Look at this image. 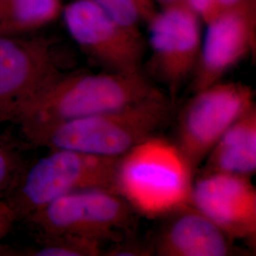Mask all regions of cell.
<instances>
[{"label": "cell", "mask_w": 256, "mask_h": 256, "mask_svg": "<svg viewBox=\"0 0 256 256\" xmlns=\"http://www.w3.org/2000/svg\"><path fill=\"white\" fill-rule=\"evenodd\" d=\"M18 220L14 210L5 200L0 198V254L4 252L1 241L10 232L14 224Z\"/></svg>", "instance_id": "obj_20"}, {"label": "cell", "mask_w": 256, "mask_h": 256, "mask_svg": "<svg viewBox=\"0 0 256 256\" xmlns=\"http://www.w3.org/2000/svg\"><path fill=\"white\" fill-rule=\"evenodd\" d=\"M64 24L77 45L106 72H142L144 41L92 0H74L63 9Z\"/></svg>", "instance_id": "obj_9"}, {"label": "cell", "mask_w": 256, "mask_h": 256, "mask_svg": "<svg viewBox=\"0 0 256 256\" xmlns=\"http://www.w3.org/2000/svg\"><path fill=\"white\" fill-rule=\"evenodd\" d=\"M54 39L0 36V122H14L61 74Z\"/></svg>", "instance_id": "obj_7"}, {"label": "cell", "mask_w": 256, "mask_h": 256, "mask_svg": "<svg viewBox=\"0 0 256 256\" xmlns=\"http://www.w3.org/2000/svg\"><path fill=\"white\" fill-rule=\"evenodd\" d=\"M135 210L117 192L88 189L70 192L26 218L44 234H68L93 241L118 242L134 224Z\"/></svg>", "instance_id": "obj_5"}, {"label": "cell", "mask_w": 256, "mask_h": 256, "mask_svg": "<svg viewBox=\"0 0 256 256\" xmlns=\"http://www.w3.org/2000/svg\"><path fill=\"white\" fill-rule=\"evenodd\" d=\"M248 0H218L222 10L232 9L245 3Z\"/></svg>", "instance_id": "obj_22"}, {"label": "cell", "mask_w": 256, "mask_h": 256, "mask_svg": "<svg viewBox=\"0 0 256 256\" xmlns=\"http://www.w3.org/2000/svg\"><path fill=\"white\" fill-rule=\"evenodd\" d=\"M62 0H0V36H20L54 21Z\"/></svg>", "instance_id": "obj_14"}, {"label": "cell", "mask_w": 256, "mask_h": 256, "mask_svg": "<svg viewBox=\"0 0 256 256\" xmlns=\"http://www.w3.org/2000/svg\"><path fill=\"white\" fill-rule=\"evenodd\" d=\"M202 20L185 1L162 7L147 23L148 74L174 97L191 79L202 48Z\"/></svg>", "instance_id": "obj_8"}, {"label": "cell", "mask_w": 256, "mask_h": 256, "mask_svg": "<svg viewBox=\"0 0 256 256\" xmlns=\"http://www.w3.org/2000/svg\"><path fill=\"white\" fill-rule=\"evenodd\" d=\"M185 2L202 22L206 24L216 18L222 12L218 0H185Z\"/></svg>", "instance_id": "obj_19"}, {"label": "cell", "mask_w": 256, "mask_h": 256, "mask_svg": "<svg viewBox=\"0 0 256 256\" xmlns=\"http://www.w3.org/2000/svg\"><path fill=\"white\" fill-rule=\"evenodd\" d=\"M190 203L234 241L256 246V189L250 178L196 172Z\"/></svg>", "instance_id": "obj_11"}, {"label": "cell", "mask_w": 256, "mask_h": 256, "mask_svg": "<svg viewBox=\"0 0 256 256\" xmlns=\"http://www.w3.org/2000/svg\"><path fill=\"white\" fill-rule=\"evenodd\" d=\"M102 244L68 234H36V243L20 254L27 256H102Z\"/></svg>", "instance_id": "obj_15"}, {"label": "cell", "mask_w": 256, "mask_h": 256, "mask_svg": "<svg viewBox=\"0 0 256 256\" xmlns=\"http://www.w3.org/2000/svg\"><path fill=\"white\" fill-rule=\"evenodd\" d=\"M119 160L70 149H50L46 156L26 165L5 200L18 220H25L70 192L88 189L115 191Z\"/></svg>", "instance_id": "obj_4"}, {"label": "cell", "mask_w": 256, "mask_h": 256, "mask_svg": "<svg viewBox=\"0 0 256 256\" xmlns=\"http://www.w3.org/2000/svg\"><path fill=\"white\" fill-rule=\"evenodd\" d=\"M151 246L158 256H230L243 250L191 203L162 216Z\"/></svg>", "instance_id": "obj_12"}, {"label": "cell", "mask_w": 256, "mask_h": 256, "mask_svg": "<svg viewBox=\"0 0 256 256\" xmlns=\"http://www.w3.org/2000/svg\"><path fill=\"white\" fill-rule=\"evenodd\" d=\"M198 172L252 178L256 172V106L236 120L210 149Z\"/></svg>", "instance_id": "obj_13"}, {"label": "cell", "mask_w": 256, "mask_h": 256, "mask_svg": "<svg viewBox=\"0 0 256 256\" xmlns=\"http://www.w3.org/2000/svg\"><path fill=\"white\" fill-rule=\"evenodd\" d=\"M106 256H154L151 244L147 245L140 241L126 240L115 242L111 247L102 252Z\"/></svg>", "instance_id": "obj_18"}, {"label": "cell", "mask_w": 256, "mask_h": 256, "mask_svg": "<svg viewBox=\"0 0 256 256\" xmlns=\"http://www.w3.org/2000/svg\"><path fill=\"white\" fill-rule=\"evenodd\" d=\"M122 26L140 32L142 21L135 0H92ZM144 22V21H142Z\"/></svg>", "instance_id": "obj_17"}, {"label": "cell", "mask_w": 256, "mask_h": 256, "mask_svg": "<svg viewBox=\"0 0 256 256\" xmlns=\"http://www.w3.org/2000/svg\"><path fill=\"white\" fill-rule=\"evenodd\" d=\"M172 104L162 92L126 106L46 126L21 128L34 146L120 158L168 122Z\"/></svg>", "instance_id": "obj_1"}, {"label": "cell", "mask_w": 256, "mask_h": 256, "mask_svg": "<svg viewBox=\"0 0 256 256\" xmlns=\"http://www.w3.org/2000/svg\"><path fill=\"white\" fill-rule=\"evenodd\" d=\"M194 174L174 142L155 135L120 158L115 191L138 214L162 218L190 203Z\"/></svg>", "instance_id": "obj_3"}, {"label": "cell", "mask_w": 256, "mask_h": 256, "mask_svg": "<svg viewBox=\"0 0 256 256\" xmlns=\"http://www.w3.org/2000/svg\"><path fill=\"white\" fill-rule=\"evenodd\" d=\"M256 46V0L224 10L207 24L198 63L191 77V90L198 92L222 78Z\"/></svg>", "instance_id": "obj_10"}, {"label": "cell", "mask_w": 256, "mask_h": 256, "mask_svg": "<svg viewBox=\"0 0 256 256\" xmlns=\"http://www.w3.org/2000/svg\"><path fill=\"white\" fill-rule=\"evenodd\" d=\"M138 8L140 10V16L144 22L148 23L158 12L156 8L155 0H135Z\"/></svg>", "instance_id": "obj_21"}, {"label": "cell", "mask_w": 256, "mask_h": 256, "mask_svg": "<svg viewBox=\"0 0 256 256\" xmlns=\"http://www.w3.org/2000/svg\"><path fill=\"white\" fill-rule=\"evenodd\" d=\"M160 93L142 72L62 74L28 104L14 124H52L119 108Z\"/></svg>", "instance_id": "obj_2"}, {"label": "cell", "mask_w": 256, "mask_h": 256, "mask_svg": "<svg viewBox=\"0 0 256 256\" xmlns=\"http://www.w3.org/2000/svg\"><path fill=\"white\" fill-rule=\"evenodd\" d=\"M27 164L14 147L0 140V196L10 191Z\"/></svg>", "instance_id": "obj_16"}, {"label": "cell", "mask_w": 256, "mask_h": 256, "mask_svg": "<svg viewBox=\"0 0 256 256\" xmlns=\"http://www.w3.org/2000/svg\"><path fill=\"white\" fill-rule=\"evenodd\" d=\"M256 93L241 82H214L192 96L178 113L174 146L196 173L230 126L252 106Z\"/></svg>", "instance_id": "obj_6"}, {"label": "cell", "mask_w": 256, "mask_h": 256, "mask_svg": "<svg viewBox=\"0 0 256 256\" xmlns=\"http://www.w3.org/2000/svg\"><path fill=\"white\" fill-rule=\"evenodd\" d=\"M156 1L162 5V7H164V6H168V5H172V4H176V3L183 2L185 0H156Z\"/></svg>", "instance_id": "obj_23"}]
</instances>
